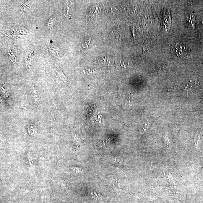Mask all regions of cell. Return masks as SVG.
<instances>
[{
	"label": "cell",
	"instance_id": "7a4b0ae2",
	"mask_svg": "<svg viewBox=\"0 0 203 203\" xmlns=\"http://www.w3.org/2000/svg\"><path fill=\"white\" fill-rule=\"evenodd\" d=\"M27 129H28V133L30 135L34 136L36 135L37 129L36 127L34 124H29L27 126Z\"/></svg>",
	"mask_w": 203,
	"mask_h": 203
},
{
	"label": "cell",
	"instance_id": "5b68a950",
	"mask_svg": "<svg viewBox=\"0 0 203 203\" xmlns=\"http://www.w3.org/2000/svg\"><path fill=\"white\" fill-rule=\"evenodd\" d=\"M200 135H201V134L199 133L196 134V136L195 137V139H194V142L196 145L198 144V143L200 139Z\"/></svg>",
	"mask_w": 203,
	"mask_h": 203
},
{
	"label": "cell",
	"instance_id": "6da1fadb",
	"mask_svg": "<svg viewBox=\"0 0 203 203\" xmlns=\"http://www.w3.org/2000/svg\"><path fill=\"white\" fill-rule=\"evenodd\" d=\"M171 52L173 55L178 58L183 57L187 53V46L182 42H177L172 46Z\"/></svg>",
	"mask_w": 203,
	"mask_h": 203
},
{
	"label": "cell",
	"instance_id": "3957f363",
	"mask_svg": "<svg viewBox=\"0 0 203 203\" xmlns=\"http://www.w3.org/2000/svg\"><path fill=\"white\" fill-rule=\"evenodd\" d=\"M111 183H112L113 187L116 188L120 189V186L118 183V180L117 178H112L111 179Z\"/></svg>",
	"mask_w": 203,
	"mask_h": 203
},
{
	"label": "cell",
	"instance_id": "277c9868",
	"mask_svg": "<svg viewBox=\"0 0 203 203\" xmlns=\"http://www.w3.org/2000/svg\"><path fill=\"white\" fill-rule=\"evenodd\" d=\"M149 126H150V125H149L148 123V122L146 123L143 129L142 130L140 131V132H140V134H143L146 131V130H147V128H148Z\"/></svg>",
	"mask_w": 203,
	"mask_h": 203
}]
</instances>
